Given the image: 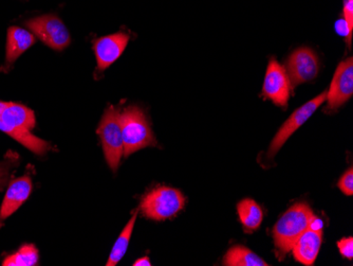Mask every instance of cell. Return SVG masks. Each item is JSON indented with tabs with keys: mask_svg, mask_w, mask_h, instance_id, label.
I'll return each instance as SVG.
<instances>
[{
	"mask_svg": "<svg viewBox=\"0 0 353 266\" xmlns=\"http://www.w3.org/2000/svg\"><path fill=\"white\" fill-rule=\"evenodd\" d=\"M353 95L352 57L341 61L333 75L330 89L327 93L328 104L325 112H334L345 104Z\"/></svg>",
	"mask_w": 353,
	"mask_h": 266,
	"instance_id": "30bf717a",
	"label": "cell"
},
{
	"mask_svg": "<svg viewBox=\"0 0 353 266\" xmlns=\"http://www.w3.org/2000/svg\"><path fill=\"white\" fill-rule=\"evenodd\" d=\"M138 210L132 214V218H130V222L125 226L123 231L119 236L114 248L111 250L110 256H109L108 261H107V266H114L119 263L124 257L126 254L128 244H130V238H132V230H134V223H136L137 216H138Z\"/></svg>",
	"mask_w": 353,
	"mask_h": 266,
	"instance_id": "e0dca14e",
	"label": "cell"
},
{
	"mask_svg": "<svg viewBox=\"0 0 353 266\" xmlns=\"http://www.w3.org/2000/svg\"><path fill=\"white\" fill-rule=\"evenodd\" d=\"M26 26L53 50L61 51L70 45L68 29L59 17L53 14L35 17L26 21Z\"/></svg>",
	"mask_w": 353,
	"mask_h": 266,
	"instance_id": "8992f818",
	"label": "cell"
},
{
	"mask_svg": "<svg viewBox=\"0 0 353 266\" xmlns=\"http://www.w3.org/2000/svg\"><path fill=\"white\" fill-rule=\"evenodd\" d=\"M285 71L292 87L314 80L319 75V59L316 53L308 47H301L291 53L285 61Z\"/></svg>",
	"mask_w": 353,
	"mask_h": 266,
	"instance_id": "ba28073f",
	"label": "cell"
},
{
	"mask_svg": "<svg viewBox=\"0 0 353 266\" xmlns=\"http://www.w3.org/2000/svg\"><path fill=\"white\" fill-rule=\"evenodd\" d=\"M34 44V35L27 30L19 27L9 28V30H8L5 68L10 69L14 61Z\"/></svg>",
	"mask_w": 353,
	"mask_h": 266,
	"instance_id": "5bb4252c",
	"label": "cell"
},
{
	"mask_svg": "<svg viewBox=\"0 0 353 266\" xmlns=\"http://www.w3.org/2000/svg\"><path fill=\"white\" fill-rule=\"evenodd\" d=\"M134 266H150L152 264H150V259H148V257L141 258V259L137 260L136 262L134 263Z\"/></svg>",
	"mask_w": 353,
	"mask_h": 266,
	"instance_id": "603a6c76",
	"label": "cell"
},
{
	"mask_svg": "<svg viewBox=\"0 0 353 266\" xmlns=\"http://www.w3.org/2000/svg\"><path fill=\"white\" fill-rule=\"evenodd\" d=\"M338 187L341 191L346 196H351L353 194V171L352 168H349L345 172L344 175L339 180Z\"/></svg>",
	"mask_w": 353,
	"mask_h": 266,
	"instance_id": "ffe728a7",
	"label": "cell"
},
{
	"mask_svg": "<svg viewBox=\"0 0 353 266\" xmlns=\"http://www.w3.org/2000/svg\"><path fill=\"white\" fill-rule=\"evenodd\" d=\"M237 212L245 232L259 229L263 220V211L255 200L245 198L238 202Z\"/></svg>",
	"mask_w": 353,
	"mask_h": 266,
	"instance_id": "9a60e30c",
	"label": "cell"
},
{
	"mask_svg": "<svg viewBox=\"0 0 353 266\" xmlns=\"http://www.w3.org/2000/svg\"><path fill=\"white\" fill-rule=\"evenodd\" d=\"M185 205V198L179 190L170 187H157L141 202L143 214L154 221H164L176 216Z\"/></svg>",
	"mask_w": 353,
	"mask_h": 266,
	"instance_id": "277c9868",
	"label": "cell"
},
{
	"mask_svg": "<svg viewBox=\"0 0 353 266\" xmlns=\"http://www.w3.org/2000/svg\"><path fill=\"white\" fill-rule=\"evenodd\" d=\"M323 243L322 229L309 227L293 246L294 259L303 265H313Z\"/></svg>",
	"mask_w": 353,
	"mask_h": 266,
	"instance_id": "4fadbf2b",
	"label": "cell"
},
{
	"mask_svg": "<svg viewBox=\"0 0 353 266\" xmlns=\"http://www.w3.org/2000/svg\"><path fill=\"white\" fill-rule=\"evenodd\" d=\"M130 35L121 32L97 39L93 43V49L98 61L99 70L104 71L114 64L124 53Z\"/></svg>",
	"mask_w": 353,
	"mask_h": 266,
	"instance_id": "8fae6325",
	"label": "cell"
},
{
	"mask_svg": "<svg viewBox=\"0 0 353 266\" xmlns=\"http://www.w3.org/2000/svg\"><path fill=\"white\" fill-rule=\"evenodd\" d=\"M35 125L34 112L29 107L19 103L0 101V131L15 139L31 152L45 155L52 149V144L32 134L31 131Z\"/></svg>",
	"mask_w": 353,
	"mask_h": 266,
	"instance_id": "6da1fadb",
	"label": "cell"
},
{
	"mask_svg": "<svg viewBox=\"0 0 353 266\" xmlns=\"http://www.w3.org/2000/svg\"><path fill=\"white\" fill-rule=\"evenodd\" d=\"M316 216L308 204L297 202L281 216L272 230L277 259L283 261L301 234L315 223Z\"/></svg>",
	"mask_w": 353,
	"mask_h": 266,
	"instance_id": "7a4b0ae2",
	"label": "cell"
},
{
	"mask_svg": "<svg viewBox=\"0 0 353 266\" xmlns=\"http://www.w3.org/2000/svg\"><path fill=\"white\" fill-rule=\"evenodd\" d=\"M16 164V160H6L5 162H0V191L3 190L7 186L10 180V174H11L12 168Z\"/></svg>",
	"mask_w": 353,
	"mask_h": 266,
	"instance_id": "d6986e66",
	"label": "cell"
},
{
	"mask_svg": "<svg viewBox=\"0 0 353 266\" xmlns=\"http://www.w3.org/2000/svg\"><path fill=\"white\" fill-rule=\"evenodd\" d=\"M123 154L128 158L132 153L157 144L145 114L138 106H130L121 113Z\"/></svg>",
	"mask_w": 353,
	"mask_h": 266,
	"instance_id": "3957f363",
	"label": "cell"
},
{
	"mask_svg": "<svg viewBox=\"0 0 353 266\" xmlns=\"http://www.w3.org/2000/svg\"><path fill=\"white\" fill-rule=\"evenodd\" d=\"M343 19L348 27L349 35L353 32V0H343Z\"/></svg>",
	"mask_w": 353,
	"mask_h": 266,
	"instance_id": "44dd1931",
	"label": "cell"
},
{
	"mask_svg": "<svg viewBox=\"0 0 353 266\" xmlns=\"http://www.w3.org/2000/svg\"><path fill=\"white\" fill-rule=\"evenodd\" d=\"M326 91L319 93V96L305 103L303 106L297 108L288 118V120L281 125V128L279 129V132L275 135L273 142L270 144L269 151H268V158H274L275 154L283 148V144H285L288 139L290 138L291 135L294 134L301 128V125L305 124V122L314 114L315 111L326 101Z\"/></svg>",
	"mask_w": 353,
	"mask_h": 266,
	"instance_id": "52a82bcc",
	"label": "cell"
},
{
	"mask_svg": "<svg viewBox=\"0 0 353 266\" xmlns=\"http://www.w3.org/2000/svg\"><path fill=\"white\" fill-rule=\"evenodd\" d=\"M223 265L227 266H268L261 257L245 246H233L223 258Z\"/></svg>",
	"mask_w": 353,
	"mask_h": 266,
	"instance_id": "2e32d148",
	"label": "cell"
},
{
	"mask_svg": "<svg viewBox=\"0 0 353 266\" xmlns=\"http://www.w3.org/2000/svg\"><path fill=\"white\" fill-rule=\"evenodd\" d=\"M32 188L33 186L29 176H21L10 182L3 205L0 208V224H3L14 212L21 208L23 202L29 198Z\"/></svg>",
	"mask_w": 353,
	"mask_h": 266,
	"instance_id": "7c38bea8",
	"label": "cell"
},
{
	"mask_svg": "<svg viewBox=\"0 0 353 266\" xmlns=\"http://www.w3.org/2000/svg\"><path fill=\"white\" fill-rule=\"evenodd\" d=\"M97 132L102 140L103 150H104L107 164L111 170L116 172L120 166L121 156L123 155L120 108L110 105L105 111Z\"/></svg>",
	"mask_w": 353,
	"mask_h": 266,
	"instance_id": "5b68a950",
	"label": "cell"
},
{
	"mask_svg": "<svg viewBox=\"0 0 353 266\" xmlns=\"http://www.w3.org/2000/svg\"><path fill=\"white\" fill-rule=\"evenodd\" d=\"M39 250L33 244H26L3 261V266H33L39 263Z\"/></svg>",
	"mask_w": 353,
	"mask_h": 266,
	"instance_id": "ac0fdd59",
	"label": "cell"
},
{
	"mask_svg": "<svg viewBox=\"0 0 353 266\" xmlns=\"http://www.w3.org/2000/svg\"><path fill=\"white\" fill-rule=\"evenodd\" d=\"M291 88L290 77L285 67L279 64L276 59H270L263 86V98L269 99L277 106H287L288 101L290 99Z\"/></svg>",
	"mask_w": 353,
	"mask_h": 266,
	"instance_id": "9c48e42d",
	"label": "cell"
},
{
	"mask_svg": "<svg viewBox=\"0 0 353 266\" xmlns=\"http://www.w3.org/2000/svg\"><path fill=\"white\" fill-rule=\"evenodd\" d=\"M339 250L341 255L348 260L353 259V239L352 237L343 238L338 242Z\"/></svg>",
	"mask_w": 353,
	"mask_h": 266,
	"instance_id": "7402d4cb",
	"label": "cell"
}]
</instances>
